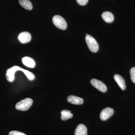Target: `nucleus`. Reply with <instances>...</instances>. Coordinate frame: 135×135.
<instances>
[{
  "label": "nucleus",
  "instance_id": "f257e3e1",
  "mask_svg": "<svg viewBox=\"0 0 135 135\" xmlns=\"http://www.w3.org/2000/svg\"><path fill=\"white\" fill-rule=\"evenodd\" d=\"M32 104L33 100L31 99L25 98L18 102L16 104V108L19 110L27 111L31 107Z\"/></svg>",
  "mask_w": 135,
  "mask_h": 135
},
{
  "label": "nucleus",
  "instance_id": "f03ea898",
  "mask_svg": "<svg viewBox=\"0 0 135 135\" xmlns=\"http://www.w3.org/2000/svg\"><path fill=\"white\" fill-rule=\"evenodd\" d=\"M85 40L88 47L90 51L94 53H96L98 51L99 49L98 43L92 36L88 35L85 37Z\"/></svg>",
  "mask_w": 135,
  "mask_h": 135
},
{
  "label": "nucleus",
  "instance_id": "7ed1b4c3",
  "mask_svg": "<svg viewBox=\"0 0 135 135\" xmlns=\"http://www.w3.org/2000/svg\"><path fill=\"white\" fill-rule=\"evenodd\" d=\"M52 20L54 25L59 29L64 30L67 28V23L65 20L59 15L54 16Z\"/></svg>",
  "mask_w": 135,
  "mask_h": 135
},
{
  "label": "nucleus",
  "instance_id": "20e7f679",
  "mask_svg": "<svg viewBox=\"0 0 135 135\" xmlns=\"http://www.w3.org/2000/svg\"><path fill=\"white\" fill-rule=\"evenodd\" d=\"M23 68L20 67L19 66H15L11 68L8 69L6 73V77L7 80L9 82H12L15 79V73L18 71H22Z\"/></svg>",
  "mask_w": 135,
  "mask_h": 135
},
{
  "label": "nucleus",
  "instance_id": "39448f33",
  "mask_svg": "<svg viewBox=\"0 0 135 135\" xmlns=\"http://www.w3.org/2000/svg\"><path fill=\"white\" fill-rule=\"evenodd\" d=\"M90 83L93 86L101 92H105L107 90L106 85L101 81L96 79H93L91 80Z\"/></svg>",
  "mask_w": 135,
  "mask_h": 135
},
{
  "label": "nucleus",
  "instance_id": "423d86ee",
  "mask_svg": "<svg viewBox=\"0 0 135 135\" xmlns=\"http://www.w3.org/2000/svg\"><path fill=\"white\" fill-rule=\"evenodd\" d=\"M114 113L113 109L110 107L104 109L101 111L100 114V118L101 120H106L112 116Z\"/></svg>",
  "mask_w": 135,
  "mask_h": 135
},
{
  "label": "nucleus",
  "instance_id": "0eeeda50",
  "mask_svg": "<svg viewBox=\"0 0 135 135\" xmlns=\"http://www.w3.org/2000/svg\"><path fill=\"white\" fill-rule=\"evenodd\" d=\"M18 39L21 43L26 44L31 41V36L28 32H22L19 34Z\"/></svg>",
  "mask_w": 135,
  "mask_h": 135
},
{
  "label": "nucleus",
  "instance_id": "6e6552de",
  "mask_svg": "<svg viewBox=\"0 0 135 135\" xmlns=\"http://www.w3.org/2000/svg\"><path fill=\"white\" fill-rule=\"evenodd\" d=\"M67 100L69 103L74 104L81 105L83 103V100L82 98L75 96H69L68 97Z\"/></svg>",
  "mask_w": 135,
  "mask_h": 135
},
{
  "label": "nucleus",
  "instance_id": "1a4fd4ad",
  "mask_svg": "<svg viewBox=\"0 0 135 135\" xmlns=\"http://www.w3.org/2000/svg\"><path fill=\"white\" fill-rule=\"evenodd\" d=\"M22 62L24 65L30 68H33L35 66V62L32 58L29 57H25L22 59Z\"/></svg>",
  "mask_w": 135,
  "mask_h": 135
},
{
  "label": "nucleus",
  "instance_id": "9d476101",
  "mask_svg": "<svg viewBox=\"0 0 135 135\" xmlns=\"http://www.w3.org/2000/svg\"><path fill=\"white\" fill-rule=\"evenodd\" d=\"M114 78L121 89L122 90H125L126 88V82L123 77L120 75L115 74L114 76Z\"/></svg>",
  "mask_w": 135,
  "mask_h": 135
},
{
  "label": "nucleus",
  "instance_id": "9b49d317",
  "mask_svg": "<svg viewBox=\"0 0 135 135\" xmlns=\"http://www.w3.org/2000/svg\"><path fill=\"white\" fill-rule=\"evenodd\" d=\"M87 129L86 126L80 124L77 126L75 131V135H87Z\"/></svg>",
  "mask_w": 135,
  "mask_h": 135
},
{
  "label": "nucleus",
  "instance_id": "f8f14e48",
  "mask_svg": "<svg viewBox=\"0 0 135 135\" xmlns=\"http://www.w3.org/2000/svg\"><path fill=\"white\" fill-rule=\"evenodd\" d=\"M102 18L107 23H111L113 22L114 17L111 12L106 11L104 12L102 15Z\"/></svg>",
  "mask_w": 135,
  "mask_h": 135
},
{
  "label": "nucleus",
  "instance_id": "ddd939ff",
  "mask_svg": "<svg viewBox=\"0 0 135 135\" xmlns=\"http://www.w3.org/2000/svg\"><path fill=\"white\" fill-rule=\"evenodd\" d=\"M20 4L25 9L31 10L33 8L32 3L29 0H18Z\"/></svg>",
  "mask_w": 135,
  "mask_h": 135
},
{
  "label": "nucleus",
  "instance_id": "4468645a",
  "mask_svg": "<svg viewBox=\"0 0 135 135\" xmlns=\"http://www.w3.org/2000/svg\"><path fill=\"white\" fill-rule=\"evenodd\" d=\"M61 119L62 120H67L68 119H71L73 117V114L71 113V112L68 110H63L61 112Z\"/></svg>",
  "mask_w": 135,
  "mask_h": 135
},
{
  "label": "nucleus",
  "instance_id": "2eb2a0df",
  "mask_svg": "<svg viewBox=\"0 0 135 135\" xmlns=\"http://www.w3.org/2000/svg\"><path fill=\"white\" fill-rule=\"evenodd\" d=\"M22 71H23V73L25 74V75L27 77L29 80L32 81L35 79V76L31 72L29 71L28 70L23 69Z\"/></svg>",
  "mask_w": 135,
  "mask_h": 135
},
{
  "label": "nucleus",
  "instance_id": "dca6fc26",
  "mask_svg": "<svg viewBox=\"0 0 135 135\" xmlns=\"http://www.w3.org/2000/svg\"><path fill=\"white\" fill-rule=\"evenodd\" d=\"M130 73L131 80L134 83H135V67L131 68Z\"/></svg>",
  "mask_w": 135,
  "mask_h": 135
},
{
  "label": "nucleus",
  "instance_id": "f3484780",
  "mask_svg": "<svg viewBox=\"0 0 135 135\" xmlns=\"http://www.w3.org/2000/svg\"><path fill=\"white\" fill-rule=\"evenodd\" d=\"M9 135H27L25 133L16 131H12L9 133Z\"/></svg>",
  "mask_w": 135,
  "mask_h": 135
},
{
  "label": "nucleus",
  "instance_id": "a211bd4d",
  "mask_svg": "<svg viewBox=\"0 0 135 135\" xmlns=\"http://www.w3.org/2000/svg\"><path fill=\"white\" fill-rule=\"evenodd\" d=\"M77 3L80 5L84 6L87 4L88 0H76Z\"/></svg>",
  "mask_w": 135,
  "mask_h": 135
}]
</instances>
